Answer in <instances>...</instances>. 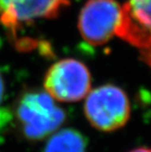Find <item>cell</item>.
<instances>
[{
    "label": "cell",
    "instance_id": "8",
    "mask_svg": "<svg viewBox=\"0 0 151 152\" xmlns=\"http://www.w3.org/2000/svg\"><path fill=\"white\" fill-rule=\"evenodd\" d=\"M12 122L13 117L11 113L6 109H0V138Z\"/></svg>",
    "mask_w": 151,
    "mask_h": 152
},
{
    "label": "cell",
    "instance_id": "7",
    "mask_svg": "<svg viewBox=\"0 0 151 152\" xmlns=\"http://www.w3.org/2000/svg\"><path fill=\"white\" fill-rule=\"evenodd\" d=\"M86 140L80 132L64 129L48 140L43 152H85Z\"/></svg>",
    "mask_w": 151,
    "mask_h": 152
},
{
    "label": "cell",
    "instance_id": "3",
    "mask_svg": "<svg viewBox=\"0 0 151 152\" xmlns=\"http://www.w3.org/2000/svg\"><path fill=\"white\" fill-rule=\"evenodd\" d=\"M43 85L45 91L53 99L76 102L88 94L91 77L83 63L75 59H63L48 69Z\"/></svg>",
    "mask_w": 151,
    "mask_h": 152
},
{
    "label": "cell",
    "instance_id": "10",
    "mask_svg": "<svg viewBox=\"0 0 151 152\" xmlns=\"http://www.w3.org/2000/svg\"><path fill=\"white\" fill-rule=\"evenodd\" d=\"M130 152H151V148H147V147H139L136 148V149L131 150Z\"/></svg>",
    "mask_w": 151,
    "mask_h": 152
},
{
    "label": "cell",
    "instance_id": "4",
    "mask_svg": "<svg viewBox=\"0 0 151 152\" xmlns=\"http://www.w3.org/2000/svg\"><path fill=\"white\" fill-rule=\"evenodd\" d=\"M121 6L115 0H89L79 17V30L86 42L102 45L116 34Z\"/></svg>",
    "mask_w": 151,
    "mask_h": 152
},
{
    "label": "cell",
    "instance_id": "2",
    "mask_svg": "<svg viewBox=\"0 0 151 152\" xmlns=\"http://www.w3.org/2000/svg\"><path fill=\"white\" fill-rule=\"evenodd\" d=\"M85 113L86 119L95 129L113 132L128 122L131 113L130 101L120 87L105 85L88 92Z\"/></svg>",
    "mask_w": 151,
    "mask_h": 152
},
{
    "label": "cell",
    "instance_id": "6",
    "mask_svg": "<svg viewBox=\"0 0 151 152\" xmlns=\"http://www.w3.org/2000/svg\"><path fill=\"white\" fill-rule=\"evenodd\" d=\"M116 34L141 48L151 46V0H128L121 6Z\"/></svg>",
    "mask_w": 151,
    "mask_h": 152
},
{
    "label": "cell",
    "instance_id": "5",
    "mask_svg": "<svg viewBox=\"0 0 151 152\" xmlns=\"http://www.w3.org/2000/svg\"><path fill=\"white\" fill-rule=\"evenodd\" d=\"M69 4V0H0V21L15 33L35 19L55 18Z\"/></svg>",
    "mask_w": 151,
    "mask_h": 152
},
{
    "label": "cell",
    "instance_id": "9",
    "mask_svg": "<svg viewBox=\"0 0 151 152\" xmlns=\"http://www.w3.org/2000/svg\"><path fill=\"white\" fill-rule=\"evenodd\" d=\"M4 93H5V83L3 80L2 75L0 74V103L2 102V99L4 97Z\"/></svg>",
    "mask_w": 151,
    "mask_h": 152
},
{
    "label": "cell",
    "instance_id": "1",
    "mask_svg": "<svg viewBox=\"0 0 151 152\" xmlns=\"http://www.w3.org/2000/svg\"><path fill=\"white\" fill-rule=\"evenodd\" d=\"M65 118V112L46 91L27 92L16 104L15 119L28 140H39L53 134Z\"/></svg>",
    "mask_w": 151,
    "mask_h": 152
}]
</instances>
